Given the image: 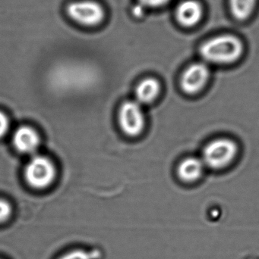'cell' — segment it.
Returning a JSON list of instances; mask_svg holds the SVG:
<instances>
[{"instance_id":"12","label":"cell","mask_w":259,"mask_h":259,"mask_svg":"<svg viewBox=\"0 0 259 259\" xmlns=\"http://www.w3.org/2000/svg\"><path fill=\"white\" fill-rule=\"evenodd\" d=\"M98 257L97 251L89 252L83 249H76L62 255L59 259H96Z\"/></svg>"},{"instance_id":"3","label":"cell","mask_w":259,"mask_h":259,"mask_svg":"<svg viewBox=\"0 0 259 259\" xmlns=\"http://www.w3.org/2000/svg\"><path fill=\"white\" fill-rule=\"evenodd\" d=\"M238 146L230 139H217L205 146L202 161L205 167L211 169H221L232 162L237 156Z\"/></svg>"},{"instance_id":"4","label":"cell","mask_w":259,"mask_h":259,"mask_svg":"<svg viewBox=\"0 0 259 259\" xmlns=\"http://www.w3.org/2000/svg\"><path fill=\"white\" fill-rule=\"evenodd\" d=\"M56 175L54 164L51 160L44 156L33 157L24 169L26 182L36 190H44L50 187L54 181Z\"/></svg>"},{"instance_id":"7","label":"cell","mask_w":259,"mask_h":259,"mask_svg":"<svg viewBox=\"0 0 259 259\" xmlns=\"http://www.w3.org/2000/svg\"><path fill=\"white\" fill-rule=\"evenodd\" d=\"M41 143L39 134L28 126H21L13 135V145L19 152L31 154L39 147Z\"/></svg>"},{"instance_id":"11","label":"cell","mask_w":259,"mask_h":259,"mask_svg":"<svg viewBox=\"0 0 259 259\" xmlns=\"http://www.w3.org/2000/svg\"><path fill=\"white\" fill-rule=\"evenodd\" d=\"M256 0H230L233 15L240 21L247 19L255 9Z\"/></svg>"},{"instance_id":"1","label":"cell","mask_w":259,"mask_h":259,"mask_svg":"<svg viewBox=\"0 0 259 259\" xmlns=\"http://www.w3.org/2000/svg\"><path fill=\"white\" fill-rule=\"evenodd\" d=\"M243 53L241 41L231 35L217 36L205 42L200 49L206 62L217 65H228L238 60Z\"/></svg>"},{"instance_id":"14","label":"cell","mask_w":259,"mask_h":259,"mask_svg":"<svg viewBox=\"0 0 259 259\" xmlns=\"http://www.w3.org/2000/svg\"><path fill=\"white\" fill-rule=\"evenodd\" d=\"M170 0H138L140 5L144 8H159L165 6Z\"/></svg>"},{"instance_id":"10","label":"cell","mask_w":259,"mask_h":259,"mask_svg":"<svg viewBox=\"0 0 259 259\" xmlns=\"http://www.w3.org/2000/svg\"><path fill=\"white\" fill-rule=\"evenodd\" d=\"M161 91L159 81L149 77L141 80L135 90L136 101L141 105L149 104L156 100Z\"/></svg>"},{"instance_id":"5","label":"cell","mask_w":259,"mask_h":259,"mask_svg":"<svg viewBox=\"0 0 259 259\" xmlns=\"http://www.w3.org/2000/svg\"><path fill=\"white\" fill-rule=\"evenodd\" d=\"M119 124L123 132L129 137L141 134L145 127L142 105L136 100L125 102L119 111Z\"/></svg>"},{"instance_id":"2","label":"cell","mask_w":259,"mask_h":259,"mask_svg":"<svg viewBox=\"0 0 259 259\" xmlns=\"http://www.w3.org/2000/svg\"><path fill=\"white\" fill-rule=\"evenodd\" d=\"M68 18L79 25L94 27L103 22L105 17L103 6L94 0H76L67 5Z\"/></svg>"},{"instance_id":"9","label":"cell","mask_w":259,"mask_h":259,"mask_svg":"<svg viewBox=\"0 0 259 259\" xmlns=\"http://www.w3.org/2000/svg\"><path fill=\"white\" fill-rule=\"evenodd\" d=\"M205 167L202 158H186L178 166V176L185 182H194L202 177Z\"/></svg>"},{"instance_id":"16","label":"cell","mask_w":259,"mask_h":259,"mask_svg":"<svg viewBox=\"0 0 259 259\" xmlns=\"http://www.w3.org/2000/svg\"><path fill=\"white\" fill-rule=\"evenodd\" d=\"M144 8L141 5H138L134 8V15L135 16L141 17L144 12Z\"/></svg>"},{"instance_id":"13","label":"cell","mask_w":259,"mask_h":259,"mask_svg":"<svg viewBox=\"0 0 259 259\" xmlns=\"http://www.w3.org/2000/svg\"><path fill=\"white\" fill-rule=\"evenodd\" d=\"M12 212L10 204L3 199H0V224L6 222L10 218Z\"/></svg>"},{"instance_id":"6","label":"cell","mask_w":259,"mask_h":259,"mask_svg":"<svg viewBox=\"0 0 259 259\" xmlns=\"http://www.w3.org/2000/svg\"><path fill=\"white\" fill-rule=\"evenodd\" d=\"M209 76V68L205 63L193 64L186 69L181 77V88L186 94L194 95L205 88Z\"/></svg>"},{"instance_id":"8","label":"cell","mask_w":259,"mask_h":259,"mask_svg":"<svg viewBox=\"0 0 259 259\" xmlns=\"http://www.w3.org/2000/svg\"><path fill=\"white\" fill-rule=\"evenodd\" d=\"M202 16V6L194 0L182 2L176 9V19L184 27H190L196 25L200 21Z\"/></svg>"},{"instance_id":"15","label":"cell","mask_w":259,"mask_h":259,"mask_svg":"<svg viewBox=\"0 0 259 259\" xmlns=\"http://www.w3.org/2000/svg\"><path fill=\"white\" fill-rule=\"evenodd\" d=\"M9 129V120L6 114L0 112V138L4 137Z\"/></svg>"}]
</instances>
